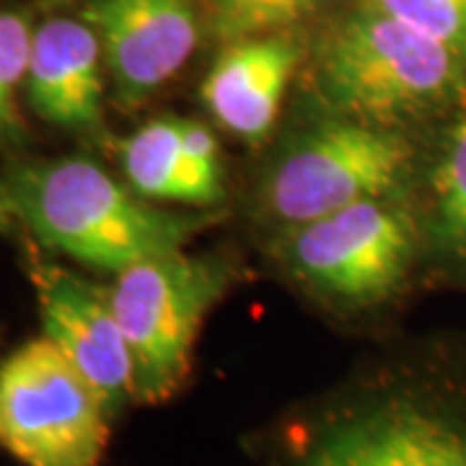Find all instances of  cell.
I'll use <instances>...</instances> for the list:
<instances>
[{"label":"cell","mask_w":466,"mask_h":466,"mask_svg":"<svg viewBox=\"0 0 466 466\" xmlns=\"http://www.w3.org/2000/svg\"><path fill=\"white\" fill-rule=\"evenodd\" d=\"M5 184L16 216L42 244L115 275L184 249L200 228L195 218L156 208L84 158L18 168Z\"/></svg>","instance_id":"obj_1"},{"label":"cell","mask_w":466,"mask_h":466,"mask_svg":"<svg viewBox=\"0 0 466 466\" xmlns=\"http://www.w3.org/2000/svg\"><path fill=\"white\" fill-rule=\"evenodd\" d=\"M317 86L350 119L394 127L461 99L466 66L428 34L358 3L319 50Z\"/></svg>","instance_id":"obj_2"},{"label":"cell","mask_w":466,"mask_h":466,"mask_svg":"<svg viewBox=\"0 0 466 466\" xmlns=\"http://www.w3.org/2000/svg\"><path fill=\"white\" fill-rule=\"evenodd\" d=\"M228 285L226 262L184 249L116 272L106 293L133 358L135 401L161 404L182 389L202 321Z\"/></svg>","instance_id":"obj_3"},{"label":"cell","mask_w":466,"mask_h":466,"mask_svg":"<svg viewBox=\"0 0 466 466\" xmlns=\"http://www.w3.org/2000/svg\"><path fill=\"white\" fill-rule=\"evenodd\" d=\"M109 407L42 334L0 363V446L24 466H99Z\"/></svg>","instance_id":"obj_4"},{"label":"cell","mask_w":466,"mask_h":466,"mask_svg":"<svg viewBox=\"0 0 466 466\" xmlns=\"http://www.w3.org/2000/svg\"><path fill=\"white\" fill-rule=\"evenodd\" d=\"M293 466H466V415L417 389L329 407L290 443Z\"/></svg>","instance_id":"obj_5"},{"label":"cell","mask_w":466,"mask_h":466,"mask_svg":"<svg viewBox=\"0 0 466 466\" xmlns=\"http://www.w3.org/2000/svg\"><path fill=\"white\" fill-rule=\"evenodd\" d=\"M412 150L391 127L334 119L303 135L265 184L269 213L288 226L332 216L350 205L397 192Z\"/></svg>","instance_id":"obj_6"},{"label":"cell","mask_w":466,"mask_h":466,"mask_svg":"<svg viewBox=\"0 0 466 466\" xmlns=\"http://www.w3.org/2000/svg\"><path fill=\"white\" fill-rule=\"evenodd\" d=\"M415 254V226L400 205L366 200L290 226L283 259L300 280L345 300L386 299Z\"/></svg>","instance_id":"obj_7"},{"label":"cell","mask_w":466,"mask_h":466,"mask_svg":"<svg viewBox=\"0 0 466 466\" xmlns=\"http://www.w3.org/2000/svg\"><path fill=\"white\" fill-rule=\"evenodd\" d=\"M119 104L135 106L174 78L198 47L192 0H86Z\"/></svg>","instance_id":"obj_8"},{"label":"cell","mask_w":466,"mask_h":466,"mask_svg":"<svg viewBox=\"0 0 466 466\" xmlns=\"http://www.w3.org/2000/svg\"><path fill=\"white\" fill-rule=\"evenodd\" d=\"M45 337L91 383L109 412L135 401L133 358L119 329L109 293L60 267L39 265L34 272Z\"/></svg>","instance_id":"obj_9"},{"label":"cell","mask_w":466,"mask_h":466,"mask_svg":"<svg viewBox=\"0 0 466 466\" xmlns=\"http://www.w3.org/2000/svg\"><path fill=\"white\" fill-rule=\"evenodd\" d=\"M99 36L84 18H50L34 29L26 99L42 119L66 130H91L101 122L104 76Z\"/></svg>","instance_id":"obj_10"},{"label":"cell","mask_w":466,"mask_h":466,"mask_svg":"<svg viewBox=\"0 0 466 466\" xmlns=\"http://www.w3.org/2000/svg\"><path fill=\"white\" fill-rule=\"evenodd\" d=\"M299 63L300 45L288 34L236 39L208 73L202 99L226 130L259 143L278 119Z\"/></svg>","instance_id":"obj_11"},{"label":"cell","mask_w":466,"mask_h":466,"mask_svg":"<svg viewBox=\"0 0 466 466\" xmlns=\"http://www.w3.org/2000/svg\"><path fill=\"white\" fill-rule=\"evenodd\" d=\"M127 184L146 200L216 205L223 198L220 171H210L184 153L179 119H156L122 143Z\"/></svg>","instance_id":"obj_12"},{"label":"cell","mask_w":466,"mask_h":466,"mask_svg":"<svg viewBox=\"0 0 466 466\" xmlns=\"http://www.w3.org/2000/svg\"><path fill=\"white\" fill-rule=\"evenodd\" d=\"M435 244L466 267V116L451 127L433 171Z\"/></svg>","instance_id":"obj_13"},{"label":"cell","mask_w":466,"mask_h":466,"mask_svg":"<svg viewBox=\"0 0 466 466\" xmlns=\"http://www.w3.org/2000/svg\"><path fill=\"white\" fill-rule=\"evenodd\" d=\"M223 39L283 34L317 14L324 0H200Z\"/></svg>","instance_id":"obj_14"},{"label":"cell","mask_w":466,"mask_h":466,"mask_svg":"<svg viewBox=\"0 0 466 466\" xmlns=\"http://www.w3.org/2000/svg\"><path fill=\"white\" fill-rule=\"evenodd\" d=\"M34 29L21 14H0V143H14L24 133L18 115V86L26 81Z\"/></svg>","instance_id":"obj_15"},{"label":"cell","mask_w":466,"mask_h":466,"mask_svg":"<svg viewBox=\"0 0 466 466\" xmlns=\"http://www.w3.org/2000/svg\"><path fill=\"white\" fill-rule=\"evenodd\" d=\"M441 42L466 66V0H360Z\"/></svg>","instance_id":"obj_16"},{"label":"cell","mask_w":466,"mask_h":466,"mask_svg":"<svg viewBox=\"0 0 466 466\" xmlns=\"http://www.w3.org/2000/svg\"><path fill=\"white\" fill-rule=\"evenodd\" d=\"M14 218L18 216L16 208H14V200H11V192H8V184L0 182V231H11Z\"/></svg>","instance_id":"obj_17"}]
</instances>
